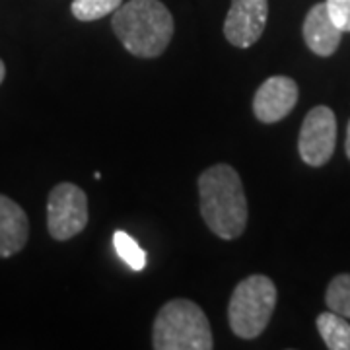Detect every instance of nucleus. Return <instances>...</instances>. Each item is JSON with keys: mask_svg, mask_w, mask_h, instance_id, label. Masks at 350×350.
<instances>
[{"mask_svg": "<svg viewBox=\"0 0 350 350\" xmlns=\"http://www.w3.org/2000/svg\"><path fill=\"white\" fill-rule=\"evenodd\" d=\"M337 144V117L331 107L317 105L306 115L298 137L300 158L312 167L325 165Z\"/></svg>", "mask_w": 350, "mask_h": 350, "instance_id": "nucleus-6", "label": "nucleus"}, {"mask_svg": "<svg viewBox=\"0 0 350 350\" xmlns=\"http://www.w3.org/2000/svg\"><path fill=\"white\" fill-rule=\"evenodd\" d=\"M301 33L310 51L319 57H331L338 49L340 38H342V31L333 22L325 2H319L310 8V12L304 20Z\"/></svg>", "mask_w": 350, "mask_h": 350, "instance_id": "nucleus-9", "label": "nucleus"}, {"mask_svg": "<svg viewBox=\"0 0 350 350\" xmlns=\"http://www.w3.org/2000/svg\"><path fill=\"white\" fill-rule=\"evenodd\" d=\"M121 4H123V0H75L70 10L75 14L76 20L94 22V20H101V18L113 14Z\"/></svg>", "mask_w": 350, "mask_h": 350, "instance_id": "nucleus-13", "label": "nucleus"}, {"mask_svg": "<svg viewBox=\"0 0 350 350\" xmlns=\"http://www.w3.org/2000/svg\"><path fill=\"white\" fill-rule=\"evenodd\" d=\"M200 214L208 230L222 239H236L247 226V199L238 172L216 163L199 177Z\"/></svg>", "mask_w": 350, "mask_h": 350, "instance_id": "nucleus-1", "label": "nucleus"}, {"mask_svg": "<svg viewBox=\"0 0 350 350\" xmlns=\"http://www.w3.org/2000/svg\"><path fill=\"white\" fill-rule=\"evenodd\" d=\"M152 347L156 350H213V331L199 304L175 298L163 304L154 319Z\"/></svg>", "mask_w": 350, "mask_h": 350, "instance_id": "nucleus-3", "label": "nucleus"}, {"mask_svg": "<svg viewBox=\"0 0 350 350\" xmlns=\"http://www.w3.org/2000/svg\"><path fill=\"white\" fill-rule=\"evenodd\" d=\"M269 18V0H232L224 20L226 39L239 49H250L261 39Z\"/></svg>", "mask_w": 350, "mask_h": 350, "instance_id": "nucleus-7", "label": "nucleus"}, {"mask_svg": "<svg viewBox=\"0 0 350 350\" xmlns=\"http://www.w3.org/2000/svg\"><path fill=\"white\" fill-rule=\"evenodd\" d=\"M325 4L338 29L350 31V0H325Z\"/></svg>", "mask_w": 350, "mask_h": 350, "instance_id": "nucleus-15", "label": "nucleus"}, {"mask_svg": "<svg viewBox=\"0 0 350 350\" xmlns=\"http://www.w3.org/2000/svg\"><path fill=\"white\" fill-rule=\"evenodd\" d=\"M113 243H115L117 255H119L133 271H142V269H144V265H146V253H144L142 247L138 245L137 239H133L129 234L117 230L115 236H113Z\"/></svg>", "mask_w": 350, "mask_h": 350, "instance_id": "nucleus-14", "label": "nucleus"}, {"mask_svg": "<svg viewBox=\"0 0 350 350\" xmlns=\"http://www.w3.org/2000/svg\"><path fill=\"white\" fill-rule=\"evenodd\" d=\"M276 308L275 282L265 275H251L234 288L228 304V321L239 338H257L267 329Z\"/></svg>", "mask_w": 350, "mask_h": 350, "instance_id": "nucleus-4", "label": "nucleus"}, {"mask_svg": "<svg viewBox=\"0 0 350 350\" xmlns=\"http://www.w3.org/2000/svg\"><path fill=\"white\" fill-rule=\"evenodd\" d=\"M345 150H347V156H349V160H350V121H349V126H347V140H345Z\"/></svg>", "mask_w": 350, "mask_h": 350, "instance_id": "nucleus-16", "label": "nucleus"}, {"mask_svg": "<svg viewBox=\"0 0 350 350\" xmlns=\"http://www.w3.org/2000/svg\"><path fill=\"white\" fill-rule=\"evenodd\" d=\"M113 31L131 55L160 57L174 38V16L160 0H129L113 12Z\"/></svg>", "mask_w": 350, "mask_h": 350, "instance_id": "nucleus-2", "label": "nucleus"}, {"mask_svg": "<svg viewBox=\"0 0 350 350\" xmlns=\"http://www.w3.org/2000/svg\"><path fill=\"white\" fill-rule=\"evenodd\" d=\"M319 335L331 350H350V323L335 312H323L317 317Z\"/></svg>", "mask_w": 350, "mask_h": 350, "instance_id": "nucleus-11", "label": "nucleus"}, {"mask_svg": "<svg viewBox=\"0 0 350 350\" xmlns=\"http://www.w3.org/2000/svg\"><path fill=\"white\" fill-rule=\"evenodd\" d=\"M88 224V197L75 183H59L47 200V228L51 238L64 241L78 236Z\"/></svg>", "mask_w": 350, "mask_h": 350, "instance_id": "nucleus-5", "label": "nucleus"}, {"mask_svg": "<svg viewBox=\"0 0 350 350\" xmlns=\"http://www.w3.org/2000/svg\"><path fill=\"white\" fill-rule=\"evenodd\" d=\"M29 238V222L22 206L0 195V257H12L24 250Z\"/></svg>", "mask_w": 350, "mask_h": 350, "instance_id": "nucleus-10", "label": "nucleus"}, {"mask_svg": "<svg viewBox=\"0 0 350 350\" xmlns=\"http://www.w3.org/2000/svg\"><path fill=\"white\" fill-rule=\"evenodd\" d=\"M4 76H6V66H4V63H2V59H0V84H2Z\"/></svg>", "mask_w": 350, "mask_h": 350, "instance_id": "nucleus-17", "label": "nucleus"}, {"mask_svg": "<svg viewBox=\"0 0 350 350\" xmlns=\"http://www.w3.org/2000/svg\"><path fill=\"white\" fill-rule=\"evenodd\" d=\"M298 96L300 90L292 78L271 76L259 86L253 98V113L265 125L278 123L296 107Z\"/></svg>", "mask_w": 350, "mask_h": 350, "instance_id": "nucleus-8", "label": "nucleus"}, {"mask_svg": "<svg viewBox=\"0 0 350 350\" xmlns=\"http://www.w3.org/2000/svg\"><path fill=\"white\" fill-rule=\"evenodd\" d=\"M325 304L331 312L350 319V273L337 275L327 286Z\"/></svg>", "mask_w": 350, "mask_h": 350, "instance_id": "nucleus-12", "label": "nucleus"}]
</instances>
